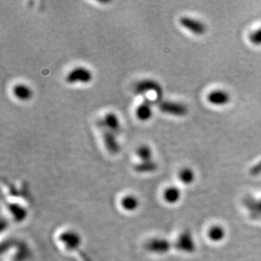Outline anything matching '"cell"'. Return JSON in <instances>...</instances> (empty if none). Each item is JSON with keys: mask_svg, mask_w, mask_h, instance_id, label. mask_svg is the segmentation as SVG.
<instances>
[{"mask_svg": "<svg viewBox=\"0 0 261 261\" xmlns=\"http://www.w3.org/2000/svg\"><path fill=\"white\" fill-rule=\"evenodd\" d=\"M93 78V74L90 69L85 67H76L67 74L65 82L68 84H88Z\"/></svg>", "mask_w": 261, "mask_h": 261, "instance_id": "cell-1", "label": "cell"}, {"mask_svg": "<svg viewBox=\"0 0 261 261\" xmlns=\"http://www.w3.org/2000/svg\"><path fill=\"white\" fill-rule=\"evenodd\" d=\"M159 110L163 114L177 117L185 116L188 113L187 107L185 104L176 101H162L159 105Z\"/></svg>", "mask_w": 261, "mask_h": 261, "instance_id": "cell-2", "label": "cell"}, {"mask_svg": "<svg viewBox=\"0 0 261 261\" xmlns=\"http://www.w3.org/2000/svg\"><path fill=\"white\" fill-rule=\"evenodd\" d=\"M179 24L185 29L188 30L198 36L203 35L204 32H206V27L204 23L201 22L200 20L193 19V18L188 17V16L180 18Z\"/></svg>", "mask_w": 261, "mask_h": 261, "instance_id": "cell-3", "label": "cell"}, {"mask_svg": "<svg viewBox=\"0 0 261 261\" xmlns=\"http://www.w3.org/2000/svg\"><path fill=\"white\" fill-rule=\"evenodd\" d=\"M135 91L139 95H143L148 91H154L158 96H162L163 89L161 88L160 85L153 80H143L138 82L135 87Z\"/></svg>", "mask_w": 261, "mask_h": 261, "instance_id": "cell-4", "label": "cell"}, {"mask_svg": "<svg viewBox=\"0 0 261 261\" xmlns=\"http://www.w3.org/2000/svg\"><path fill=\"white\" fill-rule=\"evenodd\" d=\"M170 244L164 239L154 238L147 242L146 249L153 254H163L168 251Z\"/></svg>", "mask_w": 261, "mask_h": 261, "instance_id": "cell-5", "label": "cell"}, {"mask_svg": "<svg viewBox=\"0 0 261 261\" xmlns=\"http://www.w3.org/2000/svg\"><path fill=\"white\" fill-rule=\"evenodd\" d=\"M102 138L107 150L111 154H118L120 151V145L118 144L115 134L106 128L102 133Z\"/></svg>", "mask_w": 261, "mask_h": 261, "instance_id": "cell-6", "label": "cell"}, {"mask_svg": "<svg viewBox=\"0 0 261 261\" xmlns=\"http://www.w3.org/2000/svg\"><path fill=\"white\" fill-rule=\"evenodd\" d=\"M207 100L210 103L215 106H225L230 101L229 94L222 90H216L208 94Z\"/></svg>", "mask_w": 261, "mask_h": 261, "instance_id": "cell-7", "label": "cell"}, {"mask_svg": "<svg viewBox=\"0 0 261 261\" xmlns=\"http://www.w3.org/2000/svg\"><path fill=\"white\" fill-rule=\"evenodd\" d=\"M119 204H120L121 209L123 210V212L132 213L138 210L139 206H140V200L136 195H126L121 198L119 200Z\"/></svg>", "mask_w": 261, "mask_h": 261, "instance_id": "cell-8", "label": "cell"}, {"mask_svg": "<svg viewBox=\"0 0 261 261\" xmlns=\"http://www.w3.org/2000/svg\"><path fill=\"white\" fill-rule=\"evenodd\" d=\"M102 123L105 128H108L109 130L111 131L115 135L120 131V121H119L118 117L117 116V114L114 113H112V112L107 113L104 116Z\"/></svg>", "mask_w": 261, "mask_h": 261, "instance_id": "cell-9", "label": "cell"}, {"mask_svg": "<svg viewBox=\"0 0 261 261\" xmlns=\"http://www.w3.org/2000/svg\"><path fill=\"white\" fill-rule=\"evenodd\" d=\"M13 95L15 98L22 101H28L32 98L33 92L32 89L25 84H16L13 87Z\"/></svg>", "mask_w": 261, "mask_h": 261, "instance_id": "cell-10", "label": "cell"}, {"mask_svg": "<svg viewBox=\"0 0 261 261\" xmlns=\"http://www.w3.org/2000/svg\"><path fill=\"white\" fill-rule=\"evenodd\" d=\"M153 111L151 102L149 100H145L143 102H141L136 110V115L139 120L145 122L151 118L152 117Z\"/></svg>", "mask_w": 261, "mask_h": 261, "instance_id": "cell-11", "label": "cell"}, {"mask_svg": "<svg viewBox=\"0 0 261 261\" xmlns=\"http://www.w3.org/2000/svg\"><path fill=\"white\" fill-rule=\"evenodd\" d=\"M176 247L181 251L187 252V253L195 251V243L193 241L192 237L188 232L182 233L179 237L176 244Z\"/></svg>", "mask_w": 261, "mask_h": 261, "instance_id": "cell-12", "label": "cell"}, {"mask_svg": "<svg viewBox=\"0 0 261 261\" xmlns=\"http://www.w3.org/2000/svg\"><path fill=\"white\" fill-rule=\"evenodd\" d=\"M181 198L179 189L174 186H170L163 191V200L168 204H176Z\"/></svg>", "mask_w": 261, "mask_h": 261, "instance_id": "cell-13", "label": "cell"}, {"mask_svg": "<svg viewBox=\"0 0 261 261\" xmlns=\"http://www.w3.org/2000/svg\"><path fill=\"white\" fill-rule=\"evenodd\" d=\"M156 169H158V163L152 160L141 162L134 166V170L139 173H153Z\"/></svg>", "mask_w": 261, "mask_h": 261, "instance_id": "cell-14", "label": "cell"}, {"mask_svg": "<svg viewBox=\"0 0 261 261\" xmlns=\"http://www.w3.org/2000/svg\"><path fill=\"white\" fill-rule=\"evenodd\" d=\"M136 154L140 158L141 162H147L152 160V150L147 145H141L136 150Z\"/></svg>", "mask_w": 261, "mask_h": 261, "instance_id": "cell-15", "label": "cell"}, {"mask_svg": "<svg viewBox=\"0 0 261 261\" xmlns=\"http://www.w3.org/2000/svg\"><path fill=\"white\" fill-rule=\"evenodd\" d=\"M178 178L182 184L185 185H190L194 182L195 180V173L190 168H185L181 169L179 173H178Z\"/></svg>", "mask_w": 261, "mask_h": 261, "instance_id": "cell-16", "label": "cell"}, {"mask_svg": "<svg viewBox=\"0 0 261 261\" xmlns=\"http://www.w3.org/2000/svg\"><path fill=\"white\" fill-rule=\"evenodd\" d=\"M209 237L214 241H219L224 238V230L222 227H212L209 232Z\"/></svg>", "mask_w": 261, "mask_h": 261, "instance_id": "cell-17", "label": "cell"}, {"mask_svg": "<svg viewBox=\"0 0 261 261\" xmlns=\"http://www.w3.org/2000/svg\"><path fill=\"white\" fill-rule=\"evenodd\" d=\"M249 41L252 44L261 46V28L252 32L249 36Z\"/></svg>", "mask_w": 261, "mask_h": 261, "instance_id": "cell-18", "label": "cell"}, {"mask_svg": "<svg viewBox=\"0 0 261 261\" xmlns=\"http://www.w3.org/2000/svg\"><path fill=\"white\" fill-rule=\"evenodd\" d=\"M248 204H249V209L254 212V214L253 215V216H254V215L258 216L259 213H261V201L254 202L253 200H249V202L248 203Z\"/></svg>", "mask_w": 261, "mask_h": 261, "instance_id": "cell-19", "label": "cell"}, {"mask_svg": "<svg viewBox=\"0 0 261 261\" xmlns=\"http://www.w3.org/2000/svg\"><path fill=\"white\" fill-rule=\"evenodd\" d=\"M261 172V163H259L258 165L255 166L252 169L251 173L252 174H257V173H259Z\"/></svg>", "mask_w": 261, "mask_h": 261, "instance_id": "cell-20", "label": "cell"}]
</instances>
